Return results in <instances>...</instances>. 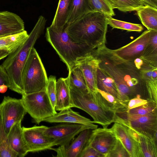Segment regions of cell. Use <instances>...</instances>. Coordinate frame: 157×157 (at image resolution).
Returning a JSON list of instances; mask_svg holds the SVG:
<instances>
[{
	"instance_id": "6da1fadb",
	"label": "cell",
	"mask_w": 157,
	"mask_h": 157,
	"mask_svg": "<svg viewBox=\"0 0 157 157\" xmlns=\"http://www.w3.org/2000/svg\"><path fill=\"white\" fill-rule=\"evenodd\" d=\"M108 16L98 12H90L70 24H66L65 30L74 41L99 50L106 42Z\"/></svg>"
},
{
	"instance_id": "7a4b0ae2",
	"label": "cell",
	"mask_w": 157,
	"mask_h": 157,
	"mask_svg": "<svg viewBox=\"0 0 157 157\" xmlns=\"http://www.w3.org/2000/svg\"><path fill=\"white\" fill-rule=\"evenodd\" d=\"M46 22L45 18L40 16L26 40L16 50L10 53L2 64L10 79V89L21 95L25 94L22 85L24 67L36 42L43 33Z\"/></svg>"
},
{
	"instance_id": "3957f363",
	"label": "cell",
	"mask_w": 157,
	"mask_h": 157,
	"mask_svg": "<svg viewBox=\"0 0 157 157\" xmlns=\"http://www.w3.org/2000/svg\"><path fill=\"white\" fill-rule=\"evenodd\" d=\"M45 37L66 64L68 71L79 61L93 54L96 50L86 44L74 41L66 31L65 25L60 27L50 25L46 28Z\"/></svg>"
},
{
	"instance_id": "277c9868",
	"label": "cell",
	"mask_w": 157,
	"mask_h": 157,
	"mask_svg": "<svg viewBox=\"0 0 157 157\" xmlns=\"http://www.w3.org/2000/svg\"><path fill=\"white\" fill-rule=\"evenodd\" d=\"M72 107L84 111L94 123L107 128L114 122L116 110L98 92L84 93L70 88Z\"/></svg>"
},
{
	"instance_id": "5b68a950",
	"label": "cell",
	"mask_w": 157,
	"mask_h": 157,
	"mask_svg": "<svg viewBox=\"0 0 157 157\" xmlns=\"http://www.w3.org/2000/svg\"><path fill=\"white\" fill-rule=\"evenodd\" d=\"M48 80L41 59L33 47L25 63L22 73V85L25 94L46 91Z\"/></svg>"
},
{
	"instance_id": "8992f818",
	"label": "cell",
	"mask_w": 157,
	"mask_h": 157,
	"mask_svg": "<svg viewBox=\"0 0 157 157\" xmlns=\"http://www.w3.org/2000/svg\"><path fill=\"white\" fill-rule=\"evenodd\" d=\"M127 108L116 111L114 122L121 124L138 134L157 141V110L145 115L133 114Z\"/></svg>"
},
{
	"instance_id": "52a82bcc",
	"label": "cell",
	"mask_w": 157,
	"mask_h": 157,
	"mask_svg": "<svg viewBox=\"0 0 157 157\" xmlns=\"http://www.w3.org/2000/svg\"><path fill=\"white\" fill-rule=\"evenodd\" d=\"M21 99L27 113L37 124L57 113L45 90L24 94Z\"/></svg>"
},
{
	"instance_id": "ba28073f",
	"label": "cell",
	"mask_w": 157,
	"mask_h": 157,
	"mask_svg": "<svg viewBox=\"0 0 157 157\" xmlns=\"http://www.w3.org/2000/svg\"><path fill=\"white\" fill-rule=\"evenodd\" d=\"M26 113L21 99L4 97L0 104V115L7 134L14 124L21 121Z\"/></svg>"
},
{
	"instance_id": "9c48e42d",
	"label": "cell",
	"mask_w": 157,
	"mask_h": 157,
	"mask_svg": "<svg viewBox=\"0 0 157 157\" xmlns=\"http://www.w3.org/2000/svg\"><path fill=\"white\" fill-rule=\"evenodd\" d=\"M87 128L91 129L82 124L64 123L48 127L44 133L52 140L54 146L66 147L80 132Z\"/></svg>"
},
{
	"instance_id": "30bf717a",
	"label": "cell",
	"mask_w": 157,
	"mask_h": 157,
	"mask_svg": "<svg viewBox=\"0 0 157 157\" xmlns=\"http://www.w3.org/2000/svg\"><path fill=\"white\" fill-rule=\"evenodd\" d=\"M47 127L44 125L22 127L23 138L29 152L51 150L54 146L52 140L44 133Z\"/></svg>"
},
{
	"instance_id": "8fae6325",
	"label": "cell",
	"mask_w": 157,
	"mask_h": 157,
	"mask_svg": "<svg viewBox=\"0 0 157 157\" xmlns=\"http://www.w3.org/2000/svg\"><path fill=\"white\" fill-rule=\"evenodd\" d=\"M151 30L144 31L127 44L110 52L115 57L125 61H133L140 58L148 43Z\"/></svg>"
},
{
	"instance_id": "7c38bea8",
	"label": "cell",
	"mask_w": 157,
	"mask_h": 157,
	"mask_svg": "<svg viewBox=\"0 0 157 157\" xmlns=\"http://www.w3.org/2000/svg\"><path fill=\"white\" fill-rule=\"evenodd\" d=\"M117 138L111 128L92 130L87 144L106 157L116 144Z\"/></svg>"
},
{
	"instance_id": "4fadbf2b",
	"label": "cell",
	"mask_w": 157,
	"mask_h": 157,
	"mask_svg": "<svg viewBox=\"0 0 157 157\" xmlns=\"http://www.w3.org/2000/svg\"><path fill=\"white\" fill-rule=\"evenodd\" d=\"M101 62L93 53L82 59L77 65L82 71L89 92L98 91L97 71Z\"/></svg>"
},
{
	"instance_id": "5bb4252c",
	"label": "cell",
	"mask_w": 157,
	"mask_h": 157,
	"mask_svg": "<svg viewBox=\"0 0 157 157\" xmlns=\"http://www.w3.org/2000/svg\"><path fill=\"white\" fill-rule=\"evenodd\" d=\"M92 130L85 129L80 132L67 146L52 147L51 150L56 152L57 157H79L88 141Z\"/></svg>"
},
{
	"instance_id": "9a60e30c",
	"label": "cell",
	"mask_w": 157,
	"mask_h": 157,
	"mask_svg": "<svg viewBox=\"0 0 157 157\" xmlns=\"http://www.w3.org/2000/svg\"><path fill=\"white\" fill-rule=\"evenodd\" d=\"M43 121L50 123H70L85 125L93 130L98 128L93 121L81 115L78 112L74 111L71 108L60 111L54 116L44 119Z\"/></svg>"
},
{
	"instance_id": "2e32d148",
	"label": "cell",
	"mask_w": 157,
	"mask_h": 157,
	"mask_svg": "<svg viewBox=\"0 0 157 157\" xmlns=\"http://www.w3.org/2000/svg\"><path fill=\"white\" fill-rule=\"evenodd\" d=\"M24 30V22L18 15L8 11L0 12V37Z\"/></svg>"
},
{
	"instance_id": "e0dca14e",
	"label": "cell",
	"mask_w": 157,
	"mask_h": 157,
	"mask_svg": "<svg viewBox=\"0 0 157 157\" xmlns=\"http://www.w3.org/2000/svg\"><path fill=\"white\" fill-rule=\"evenodd\" d=\"M114 123L111 129L117 138L120 140L130 157H143L139 143L131 136L128 128L120 123Z\"/></svg>"
},
{
	"instance_id": "ac0fdd59",
	"label": "cell",
	"mask_w": 157,
	"mask_h": 157,
	"mask_svg": "<svg viewBox=\"0 0 157 157\" xmlns=\"http://www.w3.org/2000/svg\"><path fill=\"white\" fill-rule=\"evenodd\" d=\"M21 122L14 124L7 134L9 143L17 156L23 157L29 152L23 138Z\"/></svg>"
},
{
	"instance_id": "d6986e66",
	"label": "cell",
	"mask_w": 157,
	"mask_h": 157,
	"mask_svg": "<svg viewBox=\"0 0 157 157\" xmlns=\"http://www.w3.org/2000/svg\"><path fill=\"white\" fill-rule=\"evenodd\" d=\"M56 101L55 109L60 111L63 109L72 108L68 76L66 78H59L56 82Z\"/></svg>"
},
{
	"instance_id": "ffe728a7",
	"label": "cell",
	"mask_w": 157,
	"mask_h": 157,
	"mask_svg": "<svg viewBox=\"0 0 157 157\" xmlns=\"http://www.w3.org/2000/svg\"><path fill=\"white\" fill-rule=\"evenodd\" d=\"M29 36L25 30L19 33L0 37V49L10 53L21 45Z\"/></svg>"
},
{
	"instance_id": "44dd1931",
	"label": "cell",
	"mask_w": 157,
	"mask_h": 157,
	"mask_svg": "<svg viewBox=\"0 0 157 157\" xmlns=\"http://www.w3.org/2000/svg\"><path fill=\"white\" fill-rule=\"evenodd\" d=\"M92 12L88 0H72L66 25H69L82 16Z\"/></svg>"
},
{
	"instance_id": "7402d4cb",
	"label": "cell",
	"mask_w": 157,
	"mask_h": 157,
	"mask_svg": "<svg viewBox=\"0 0 157 157\" xmlns=\"http://www.w3.org/2000/svg\"><path fill=\"white\" fill-rule=\"evenodd\" d=\"M98 89L109 93L118 99V94L113 78L100 67L97 71Z\"/></svg>"
},
{
	"instance_id": "603a6c76",
	"label": "cell",
	"mask_w": 157,
	"mask_h": 157,
	"mask_svg": "<svg viewBox=\"0 0 157 157\" xmlns=\"http://www.w3.org/2000/svg\"><path fill=\"white\" fill-rule=\"evenodd\" d=\"M136 11L142 23L147 30L157 31V8L146 5Z\"/></svg>"
},
{
	"instance_id": "cb8c5ba5",
	"label": "cell",
	"mask_w": 157,
	"mask_h": 157,
	"mask_svg": "<svg viewBox=\"0 0 157 157\" xmlns=\"http://www.w3.org/2000/svg\"><path fill=\"white\" fill-rule=\"evenodd\" d=\"M68 76L70 89L84 93L89 92L82 71L78 65L69 71Z\"/></svg>"
},
{
	"instance_id": "d4e9b609",
	"label": "cell",
	"mask_w": 157,
	"mask_h": 157,
	"mask_svg": "<svg viewBox=\"0 0 157 157\" xmlns=\"http://www.w3.org/2000/svg\"><path fill=\"white\" fill-rule=\"evenodd\" d=\"M157 31L151 30L148 43L140 57L144 63L157 66Z\"/></svg>"
},
{
	"instance_id": "484cf974",
	"label": "cell",
	"mask_w": 157,
	"mask_h": 157,
	"mask_svg": "<svg viewBox=\"0 0 157 157\" xmlns=\"http://www.w3.org/2000/svg\"><path fill=\"white\" fill-rule=\"evenodd\" d=\"M72 0H59L56 13L51 25L56 27L66 24Z\"/></svg>"
},
{
	"instance_id": "4316f807",
	"label": "cell",
	"mask_w": 157,
	"mask_h": 157,
	"mask_svg": "<svg viewBox=\"0 0 157 157\" xmlns=\"http://www.w3.org/2000/svg\"><path fill=\"white\" fill-rule=\"evenodd\" d=\"M112 8L123 12L137 11L145 6L141 0H106Z\"/></svg>"
},
{
	"instance_id": "83f0119b",
	"label": "cell",
	"mask_w": 157,
	"mask_h": 157,
	"mask_svg": "<svg viewBox=\"0 0 157 157\" xmlns=\"http://www.w3.org/2000/svg\"><path fill=\"white\" fill-rule=\"evenodd\" d=\"M139 144L143 157H157V141L140 135Z\"/></svg>"
},
{
	"instance_id": "f1b7e54d",
	"label": "cell",
	"mask_w": 157,
	"mask_h": 157,
	"mask_svg": "<svg viewBox=\"0 0 157 157\" xmlns=\"http://www.w3.org/2000/svg\"><path fill=\"white\" fill-rule=\"evenodd\" d=\"M17 154L10 147L0 115V157H17Z\"/></svg>"
},
{
	"instance_id": "f546056e",
	"label": "cell",
	"mask_w": 157,
	"mask_h": 157,
	"mask_svg": "<svg viewBox=\"0 0 157 157\" xmlns=\"http://www.w3.org/2000/svg\"><path fill=\"white\" fill-rule=\"evenodd\" d=\"M107 24L113 29L116 28L127 30L128 31L140 32L143 28L141 25L119 20L108 16Z\"/></svg>"
},
{
	"instance_id": "4dcf8cb0",
	"label": "cell",
	"mask_w": 157,
	"mask_h": 157,
	"mask_svg": "<svg viewBox=\"0 0 157 157\" xmlns=\"http://www.w3.org/2000/svg\"><path fill=\"white\" fill-rule=\"evenodd\" d=\"M93 12H98L112 17L115 15L113 9L106 0H88Z\"/></svg>"
},
{
	"instance_id": "1f68e13d",
	"label": "cell",
	"mask_w": 157,
	"mask_h": 157,
	"mask_svg": "<svg viewBox=\"0 0 157 157\" xmlns=\"http://www.w3.org/2000/svg\"><path fill=\"white\" fill-rule=\"evenodd\" d=\"M126 110L128 113L137 115H145L157 110V104L148 101V102L139 107Z\"/></svg>"
},
{
	"instance_id": "d6a6232c",
	"label": "cell",
	"mask_w": 157,
	"mask_h": 157,
	"mask_svg": "<svg viewBox=\"0 0 157 157\" xmlns=\"http://www.w3.org/2000/svg\"><path fill=\"white\" fill-rule=\"evenodd\" d=\"M56 77L55 76H50L48 78L46 90L52 105L55 109L56 101Z\"/></svg>"
},
{
	"instance_id": "836d02e7",
	"label": "cell",
	"mask_w": 157,
	"mask_h": 157,
	"mask_svg": "<svg viewBox=\"0 0 157 157\" xmlns=\"http://www.w3.org/2000/svg\"><path fill=\"white\" fill-rule=\"evenodd\" d=\"M97 90L112 105L116 111L124 108H127V104L124 103L112 94L98 89Z\"/></svg>"
},
{
	"instance_id": "e575fe53",
	"label": "cell",
	"mask_w": 157,
	"mask_h": 157,
	"mask_svg": "<svg viewBox=\"0 0 157 157\" xmlns=\"http://www.w3.org/2000/svg\"><path fill=\"white\" fill-rule=\"evenodd\" d=\"M106 157H130V156L120 140L117 138L116 144Z\"/></svg>"
},
{
	"instance_id": "d590c367",
	"label": "cell",
	"mask_w": 157,
	"mask_h": 157,
	"mask_svg": "<svg viewBox=\"0 0 157 157\" xmlns=\"http://www.w3.org/2000/svg\"><path fill=\"white\" fill-rule=\"evenodd\" d=\"M149 101L157 104V80L145 81Z\"/></svg>"
},
{
	"instance_id": "8d00e7d4",
	"label": "cell",
	"mask_w": 157,
	"mask_h": 157,
	"mask_svg": "<svg viewBox=\"0 0 157 157\" xmlns=\"http://www.w3.org/2000/svg\"><path fill=\"white\" fill-rule=\"evenodd\" d=\"M145 65H143V67L140 69V78L145 81L153 79L152 77L153 72L157 69V66L147 64Z\"/></svg>"
},
{
	"instance_id": "74e56055",
	"label": "cell",
	"mask_w": 157,
	"mask_h": 157,
	"mask_svg": "<svg viewBox=\"0 0 157 157\" xmlns=\"http://www.w3.org/2000/svg\"><path fill=\"white\" fill-rule=\"evenodd\" d=\"M79 157H105L104 156L87 143Z\"/></svg>"
},
{
	"instance_id": "f35d334b",
	"label": "cell",
	"mask_w": 157,
	"mask_h": 157,
	"mask_svg": "<svg viewBox=\"0 0 157 157\" xmlns=\"http://www.w3.org/2000/svg\"><path fill=\"white\" fill-rule=\"evenodd\" d=\"M148 101L147 100H145L140 98L139 95L135 98L131 99L127 104V109H130L135 108L146 104Z\"/></svg>"
},
{
	"instance_id": "ab89813d",
	"label": "cell",
	"mask_w": 157,
	"mask_h": 157,
	"mask_svg": "<svg viewBox=\"0 0 157 157\" xmlns=\"http://www.w3.org/2000/svg\"><path fill=\"white\" fill-rule=\"evenodd\" d=\"M5 85L10 89L11 82L9 76L4 67L0 65V86Z\"/></svg>"
},
{
	"instance_id": "60d3db41",
	"label": "cell",
	"mask_w": 157,
	"mask_h": 157,
	"mask_svg": "<svg viewBox=\"0 0 157 157\" xmlns=\"http://www.w3.org/2000/svg\"><path fill=\"white\" fill-rule=\"evenodd\" d=\"M145 5H149L157 8V0H141Z\"/></svg>"
},
{
	"instance_id": "b9f144b4",
	"label": "cell",
	"mask_w": 157,
	"mask_h": 157,
	"mask_svg": "<svg viewBox=\"0 0 157 157\" xmlns=\"http://www.w3.org/2000/svg\"><path fill=\"white\" fill-rule=\"evenodd\" d=\"M134 62L136 67L139 70L141 68L144 63L143 60L140 58L135 59Z\"/></svg>"
},
{
	"instance_id": "7bdbcfd3",
	"label": "cell",
	"mask_w": 157,
	"mask_h": 157,
	"mask_svg": "<svg viewBox=\"0 0 157 157\" xmlns=\"http://www.w3.org/2000/svg\"><path fill=\"white\" fill-rule=\"evenodd\" d=\"M10 53L8 51L0 49V60L6 57Z\"/></svg>"
},
{
	"instance_id": "ee69618b",
	"label": "cell",
	"mask_w": 157,
	"mask_h": 157,
	"mask_svg": "<svg viewBox=\"0 0 157 157\" xmlns=\"http://www.w3.org/2000/svg\"><path fill=\"white\" fill-rule=\"evenodd\" d=\"M8 87L5 85H2L0 86V93H4L7 90Z\"/></svg>"
}]
</instances>
